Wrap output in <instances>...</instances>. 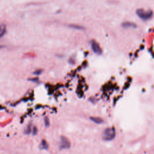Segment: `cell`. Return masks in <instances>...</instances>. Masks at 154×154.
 <instances>
[{
	"label": "cell",
	"instance_id": "9c48e42d",
	"mask_svg": "<svg viewBox=\"0 0 154 154\" xmlns=\"http://www.w3.org/2000/svg\"><path fill=\"white\" fill-rule=\"evenodd\" d=\"M31 124H29L28 125L27 128H26V129L25 131V133L26 134H28L31 132Z\"/></svg>",
	"mask_w": 154,
	"mask_h": 154
},
{
	"label": "cell",
	"instance_id": "52a82bcc",
	"mask_svg": "<svg viewBox=\"0 0 154 154\" xmlns=\"http://www.w3.org/2000/svg\"><path fill=\"white\" fill-rule=\"evenodd\" d=\"M90 119L94 122V123H97V124H100V123H102L103 122V120L100 118V117H90Z\"/></svg>",
	"mask_w": 154,
	"mask_h": 154
},
{
	"label": "cell",
	"instance_id": "5b68a950",
	"mask_svg": "<svg viewBox=\"0 0 154 154\" xmlns=\"http://www.w3.org/2000/svg\"><path fill=\"white\" fill-rule=\"evenodd\" d=\"M122 25L123 28H129V27L135 28L137 26L135 23L131 22H125L122 24Z\"/></svg>",
	"mask_w": 154,
	"mask_h": 154
},
{
	"label": "cell",
	"instance_id": "ba28073f",
	"mask_svg": "<svg viewBox=\"0 0 154 154\" xmlns=\"http://www.w3.org/2000/svg\"><path fill=\"white\" fill-rule=\"evenodd\" d=\"M40 147L42 149H48V144L45 140H43L41 142L40 145Z\"/></svg>",
	"mask_w": 154,
	"mask_h": 154
},
{
	"label": "cell",
	"instance_id": "4fadbf2b",
	"mask_svg": "<svg viewBox=\"0 0 154 154\" xmlns=\"http://www.w3.org/2000/svg\"><path fill=\"white\" fill-rule=\"evenodd\" d=\"M41 72H42V70H37V71H35L34 73V74H35V75H39V74H40L41 73Z\"/></svg>",
	"mask_w": 154,
	"mask_h": 154
},
{
	"label": "cell",
	"instance_id": "5bb4252c",
	"mask_svg": "<svg viewBox=\"0 0 154 154\" xmlns=\"http://www.w3.org/2000/svg\"><path fill=\"white\" fill-rule=\"evenodd\" d=\"M3 47H4L3 46H1V45H0V48H3Z\"/></svg>",
	"mask_w": 154,
	"mask_h": 154
},
{
	"label": "cell",
	"instance_id": "8fae6325",
	"mask_svg": "<svg viewBox=\"0 0 154 154\" xmlns=\"http://www.w3.org/2000/svg\"><path fill=\"white\" fill-rule=\"evenodd\" d=\"M45 126L47 127L49 126V120L48 118L45 119Z\"/></svg>",
	"mask_w": 154,
	"mask_h": 154
},
{
	"label": "cell",
	"instance_id": "7c38bea8",
	"mask_svg": "<svg viewBox=\"0 0 154 154\" xmlns=\"http://www.w3.org/2000/svg\"><path fill=\"white\" fill-rule=\"evenodd\" d=\"M33 134L34 135H35L36 134H37V128H36V127H34L33 128Z\"/></svg>",
	"mask_w": 154,
	"mask_h": 154
},
{
	"label": "cell",
	"instance_id": "30bf717a",
	"mask_svg": "<svg viewBox=\"0 0 154 154\" xmlns=\"http://www.w3.org/2000/svg\"><path fill=\"white\" fill-rule=\"evenodd\" d=\"M69 26L71 27V28L76 29H82V27H81L80 26H78V25H70Z\"/></svg>",
	"mask_w": 154,
	"mask_h": 154
},
{
	"label": "cell",
	"instance_id": "8992f818",
	"mask_svg": "<svg viewBox=\"0 0 154 154\" xmlns=\"http://www.w3.org/2000/svg\"><path fill=\"white\" fill-rule=\"evenodd\" d=\"M6 26L4 24L0 25V38L2 37L6 32Z\"/></svg>",
	"mask_w": 154,
	"mask_h": 154
},
{
	"label": "cell",
	"instance_id": "277c9868",
	"mask_svg": "<svg viewBox=\"0 0 154 154\" xmlns=\"http://www.w3.org/2000/svg\"><path fill=\"white\" fill-rule=\"evenodd\" d=\"M91 47L93 51L95 54H100L102 53V49H101L99 45L95 40H92L91 42Z\"/></svg>",
	"mask_w": 154,
	"mask_h": 154
},
{
	"label": "cell",
	"instance_id": "6da1fadb",
	"mask_svg": "<svg viewBox=\"0 0 154 154\" xmlns=\"http://www.w3.org/2000/svg\"><path fill=\"white\" fill-rule=\"evenodd\" d=\"M116 136V130L114 127L108 128L104 130L102 134V138L105 141L113 140Z\"/></svg>",
	"mask_w": 154,
	"mask_h": 154
},
{
	"label": "cell",
	"instance_id": "3957f363",
	"mask_svg": "<svg viewBox=\"0 0 154 154\" xmlns=\"http://www.w3.org/2000/svg\"><path fill=\"white\" fill-rule=\"evenodd\" d=\"M70 147V143L69 140L65 137H61L60 138V147L63 149H69Z\"/></svg>",
	"mask_w": 154,
	"mask_h": 154
},
{
	"label": "cell",
	"instance_id": "7a4b0ae2",
	"mask_svg": "<svg viewBox=\"0 0 154 154\" xmlns=\"http://www.w3.org/2000/svg\"><path fill=\"white\" fill-rule=\"evenodd\" d=\"M136 14L140 18L143 20L150 19L153 16V12L152 10H144V9L141 8L137 9L136 11Z\"/></svg>",
	"mask_w": 154,
	"mask_h": 154
}]
</instances>
